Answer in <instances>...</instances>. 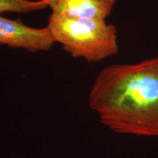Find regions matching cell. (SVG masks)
<instances>
[{
    "label": "cell",
    "mask_w": 158,
    "mask_h": 158,
    "mask_svg": "<svg viewBox=\"0 0 158 158\" xmlns=\"http://www.w3.org/2000/svg\"><path fill=\"white\" fill-rule=\"evenodd\" d=\"M47 27L55 42L74 58L98 62L118 52L117 29L106 20L51 14Z\"/></svg>",
    "instance_id": "2"
},
{
    "label": "cell",
    "mask_w": 158,
    "mask_h": 158,
    "mask_svg": "<svg viewBox=\"0 0 158 158\" xmlns=\"http://www.w3.org/2000/svg\"><path fill=\"white\" fill-rule=\"evenodd\" d=\"M47 5L43 0H0V14L2 13H28L42 10Z\"/></svg>",
    "instance_id": "5"
},
{
    "label": "cell",
    "mask_w": 158,
    "mask_h": 158,
    "mask_svg": "<svg viewBox=\"0 0 158 158\" xmlns=\"http://www.w3.org/2000/svg\"><path fill=\"white\" fill-rule=\"evenodd\" d=\"M51 14L81 19L106 20L116 0H43Z\"/></svg>",
    "instance_id": "4"
},
{
    "label": "cell",
    "mask_w": 158,
    "mask_h": 158,
    "mask_svg": "<svg viewBox=\"0 0 158 158\" xmlns=\"http://www.w3.org/2000/svg\"><path fill=\"white\" fill-rule=\"evenodd\" d=\"M89 106L114 133L158 137V55L102 69L91 88Z\"/></svg>",
    "instance_id": "1"
},
{
    "label": "cell",
    "mask_w": 158,
    "mask_h": 158,
    "mask_svg": "<svg viewBox=\"0 0 158 158\" xmlns=\"http://www.w3.org/2000/svg\"><path fill=\"white\" fill-rule=\"evenodd\" d=\"M54 43L55 40L47 26L34 28L19 20L0 15V45L35 53L50 50Z\"/></svg>",
    "instance_id": "3"
}]
</instances>
